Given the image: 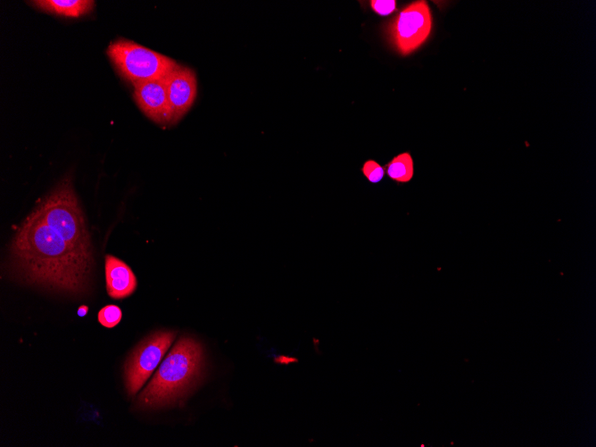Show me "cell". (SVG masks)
I'll list each match as a JSON object with an SVG mask.
<instances>
[{
	"mask_svg": "<svg viewBox=\"0 0 596 447\" xmlns=\"http://www.w3.org/2000/svg\"><path fill=\"white\" fill-rule=\"evenodd\" d=\"M35 210L70 245L93 261L90 236L69 177L42 198Z\"/></svg>",
	"mask_w": 596,
	"mask_h": 447,
	"instance_id": "3957f363",
	"label": "cell"
},
{
	"mask_svg": "<svg viewBox=\"0 0 596 447\" xmlns=\"http://www.w3.org/2000/svg\"><path fill=\"white\" fill-rule=\"evenodd\" d=\"M204 370L203 345L191 336H181L137 396L136 406L153 410L183 402L202 381Z\"/></svg>",
	"mask_w": 596,
	"mask_h": 447,
	"instance_id": "7a4b0ae2",
	"label": "cell"
},
{
	"mask_svg": "<svg viewBox=\"0 0 596 447\" xmlns=\"http://www.w3.org/2000/svg\"><path fill=\"white\" fill-rule=\"evenodd\" d=\"M31 3L42 11L72 18L87 14L95 6V2L89 0H39Z\"/></svg>",
	"mask_w": 596,
	"mask_h": 447,
	"instance_id": "30bf717a",
	"label": "cell"
},
{
	"mask_svg": "<svg viewBox=\"0 0 596 447\" xmlns=\"http://www.w3.org/2000/svg\"><path fill=\"white\" fill-rule=\"evenodd\" d=\"M134 98L141 111L161 126L172 125V115L163 79L133 86Z\"/></svg>",
	"mask_w": 596,
	"mask_h": 447,
	"instance_id": "ba28073f",
	"label": "cell"
},
{
	"mask_svg": "<svg viewBox=\"0 0 596 447\" xmlns=\"http://www.w3.org/2000/svg\"><path fill=\"white\" fill-rule=\"evenodd\" d=\"M93 261L70 245L34 209L9 248L10 273L28 285L80 294L87 288Z\"/></svg>",
	"mask_w": 596,
	"mask_h": 447,
	"instance_id": "6da1fadb",
	"label": "cell"
},
{
	"mask_svg": "<svg viewBox=\"0 0 596 447\" xmlns=\"http://www.w3.org/2000/svg\"><path fill=\"white\" fill-rule=\"evenodd\" d=\"M361 172L370 183L377 184L384 178L385 167L377 161L369 159L363 163Z\"/></svg>",
	"mask_w": 596,
	"mask_h": 447,
	"instance_id": "4fadbf2b",
	"label": "cell"
},
{
	"mask_svg": "<svg viewBox=\"0 0 596 447\" xmlns=\"http://www.w3.org/2000/svg\"><path fill=\"white\" fill-rule=\"evenodd\" d=\"M106 54L119 74L133 86L164 79L178 65L171 58L124 38L110 43Z\"/></svg>",
	"mask_w": 596,
	"mask_h": 447,
	"instance_id": "277c9868",
	"label": "cell"
},
{
	"mask_svg": "<svg viewBox=\"0 0 596 447\" xmlns=\"http://www.w3.org/2000/svg\"><path fill=\"white\" fill-rule=\"evenodd\" d=\"M177 333L159 330L142 340L132 351L124 366V382L128 395H135L153 373Z\"/></svg>",
	"mask_w": 596,
	"mask_h": 447,
	"instance_id": "5b68a950",
	"label": "cell"
},
{
	"mask_svg": "<svg viewBox=\"0 0 596 447\" xmlns=\"http://www.w3.org/2000/svg\"><path fill=\"white\" fill-rule=\"evenodd\" d=\"M163 80L173 125L187 112L195 102L197 94L196 75L192 69L178 64Z\"/></svg>",
	"mask_w": 596,
	"mask_h": 447,
	"instance_id": "52a82bcc",
	"label": "cell"
},
{
	"mask_svg": "<svg viewBox=\"0 0 596 447\" xmlns=\"http://www.w3.org/2000/svg\"><path fill=\"white\" fill-rule=\"evenodd\" d=\"M106 290L111 298L122 299L131 295L137 286V277L120 259L107 254L104 260Z\"/></svg>",
	"mask_w": 596,
	"mask_h": 447,
	"instance_id": "9c48e42d",
	"label": "cell"
},
{
	"mask_svg": "<svg viewBox=\"0 0 596 447\" xmlns=\"http://www.w3.org/2000/svg\"><path fill=\"white\" fill-rule=\"evenodd\" d=\"M385 167L387 176L397 183H408L414 176V161L409 152L397 154Z\"/></svg>",
	"mask_w": 596,
	"mask_h": 447,
	"instance_id": "8fae6325",
	"label": "cell"
},
{
	"mask_svg": "<svg viewBox=\"0 0 596 447\" xmlns=\"http://www.w3.org/2000/svg\"><path fill=\"white\" fill-rule=\"evenodd\" d=\"M121 310L113 304L103 307L97 314L99 323L108 328L117 326L121 320Z\"/></svg>",
	"mask_w": 596,
	"mask_h": 447,
	"instance_id": "7c38bea8",
	"label": "cell"
},
{
	"mask_svg": "<svg viewBox=\"0 0 596 447\" xmlns=\"http://www.w3.org/2000/svg\"><path fill=\"white\" fill-rule=\"evenodd\" d=\"M372 9L380 15H387L393 12L396 8L394 0H372L370 2Z\"/></svg>",
	"mask_w": 596,
	"mask_h": 447,
	"instance_id": "5bb4252c",
	"label": "cell"
},
{
	"mask_svg": "<svg viewBox=\"0 0 596 447\" xmlns=\"http://www.w3.org/2000/svg\"><path fill=\"white\" fill-rule=\"evenodd\" d=\"M432 15L426 1H416L403 8L388 27L391 41L403 55L418 48L428 37Z\"/></svg>",
	"mask_w": 596,
	"mask_h": 447,
	"instance_id": "8992f818",
	"label": "cell"
},
{
	"mask_svg": "<svg viewBox=\"0 0 596 447\" xmlns=\"http://www.w3.org/2000/svg\"><path fill=\"white\" fill-rule=\"evenodd\" d=\"M88 308L85 305H82L79 308L78 314L80 317H84L87 313Z\"/></svg>",
	"mask_w": 596,
	"mask_h": 447,
	"instance_id": "9a60e30c",
	"label": "cell"
}]
</instances>
